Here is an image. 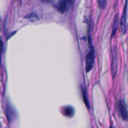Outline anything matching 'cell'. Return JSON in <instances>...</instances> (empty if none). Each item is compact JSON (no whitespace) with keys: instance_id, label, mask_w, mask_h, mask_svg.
<instances>
[{"instance_id":"obj_8","label":"cell","mask_w":128,"mask_h":128,"mask_svg":"<svg viewBox=\"0 0 128 128\" xmlns=\"http://www.w3.org/2000/svg\"><path fill=\"white\" fill-rule=\"evenodd\" d=\"M82 97H83V100L84 101L85 104H86V106L88 108H90V103H89L88 98L87 97V94H86V91L85 90L82 89Z\"/></svg>"},{"instance_id":"obj_7","label":"cell","mask_w":128,"mask_h":128,"mask_svg":"<svg viewBox=\"0 0 128 128\" xmlns=\"http://www.w3.org/2000/svg\"><path fill=\"white\" fill-rule=\"evenodd\" d=\"M64 114H66V116H70L71 117L72 116V115L74 114V110L72 108L68 106V107L66 108L64 110Z\"/></svg>"},{"instance_id":"obj_5","label":"cell","mask_w":128,"mask_h":128,"mask_svg":"<svg viewBox=\"0 0 128 128\" xmlns=\"http://www.w3.org/2000/svg\"><path fill=\"white\" fill-rule=\"evenodd\" d=\"M6 114L7 116L8 120L9 122H13L17 118V114L14 108L10 104L9 102L6 104Z\"/></svg>"},{"instance_id":"obj_9","label":"cell","mask_w":128,"mask_h":128,"mask_svg":"<svg viewBox=\"0 0 128 128\" xmlns=\"http://www.w3.org/2000/svg\"><path fill=\"white\" fill-rule=\"evenodd\" d=\"M118 16H116L115 18L114 22L113 23V29H112V37L116 33V30L118 29Z\"/></svg>"},{"instance_id":"obj_4","label":"cell","mask_w":128,"mask_h":128,"mask_svg":"<svg viewBox=\"0 0 128 128\" xmlns=\"http://www.w3.org/2000/svg\"><path fill=\"white\" fill-rule=\"evenodd\" d=\"M118 111L120 113V116L124 121H127L128 120V111L127 106L125 101L122 100H119L118 102Z\"/></svg>"},{"instance_id":"obj_11","label":"cell","mask_w":128,"mask_h":128,"mask_svg":"<svg viewBox=\"0 0 128 128\" xmlns=\"http://www.w3.org/2000/svg\"><path fill=\"white\" fill-rule=\"evenodd\" d=\"M2 48H3V43H2V41L1 37H0V57H1V54H2Z\"/></svg>"},{"instance_id":"obj_2","label":"cell","mask_w":128,"mask_h":128,"mask_svg":"<svg viewBox=\"0 0 128 128\" xmlns=\"http://www.w3.org/2000/svg\"><path fill=\"white\" fill-rule=\"evenodd\" d=\"M73 3L72 0H60L58 2L56 7L60 12L64 13L71 8Z\"/></svg>"},{"instance_id":"obj_6","label":"cell","mask_w":128,"mask_h":128,"mask_svg":"<svg viewBox=\"0 0 128 128\" xmlns=\"http://www.w3.org/2000/svg\"><path fill=\"white\" fill-rule=\"evenodd\" d=\"M127 2L128 1H126L125 3L124 8L123 14H122V18L121 20V29L123 34H124L126 32V23H127Z\"/></svg>"},{"instance_id":"obj_3","label":"cell","mask_w":128,"mask_h":128,"mask_svg":"<svg viewBox=\"0 0 128 128\" xmlns=\"http://www.w3.org/2000/svg\"><path fill=\"white\" fill-rule=\"evenodd\" d=\"M118 68V55L116 47L112 50V61H111V74L112 78L116 76Z\"/></svg>"},{"instance_id":"obj_12","label":"cell","mask_w":128,"mask_h":128,"mask_svg":"<svg viewBox=\"0 0 128 128\" xmlns=\"http://www.w3.org/2000/svg\"><path fill=\"white\" fill-rule=\"evenodd\" d=\"M115 128V127H114V126H112V128Z\"/></svg>"},{"instance_id":"obj_1","label":"cell","mask_w":128,"mask_h":128,"mask_svg":"<svg viewBox=\"0 0 128 128\" xmlns=\"http://www.w3.org/2000/svg\"><path fill=\"white\" fill-rule=\"evenodd\" d=\"M90 42V51L88 52L86 58V72H90L92 70L93 67L94 62L95 59V54L94 47L92 46V42L91 40Z\"/></svg>"},{"instance_id":"obj_10","label":"cell","mask_w":128,"mask_h":128,"mask_svg":"<svg viewBox=\"0 0 128 128\" xmlns=\"http://www.w3.org/2000/svg\"><path fill=\"white\" fill-rule=\"evenodd\" d=\"M98 3L101 8L104 9L107 6L108 1H106V0H100V1H98Z\"/></svg>"}]
</instances>
